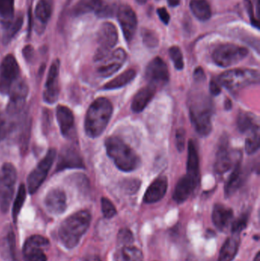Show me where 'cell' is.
Here are the masks:
<instances>
[{
	"label": "cell",
	"instance_id": "cell-16",
	"mask_svg": "<svg viewBox=\"0 0 260 261\" xmlns=\"http://www.w3.org/2000/svg\"><path fill=\"white\" fill-rule=\"evenodd\" d=\"M127 59V54L123 48H118L111 52L105 59L101 61L102 64L98 67L97 73L103 77H108L115 73L122 68Z\"/></svg>",
	"mask_w": 260,
	"mask_h": 261
},
{
	"label": "cell",
	"instance_id": "cell-18",
	"mask_svg": "<svg viewBox=\"0 0 260 261\" xmlns=\"http://www.w3.org/2000/svg\"><path fill=\"white\" fill-rule=\"evenodd\" d=\"M234 164V156L229 150L228 138L222 136L220 139L215 158L214 170L217 174H223L232 168Z\"/></svg>",
	"mask_w": 260,
	"mask_h": 261
},
{
	"label": "cell",
	"instance_id": "cell-40",
	"mask_svg": "<svg viewBox=\"0 0 260 261\" xmlns=\"http://www.w3.org/2000/svg\"><path fill=\"white\" fill-rule=\"evenodd\" d=\"M141 37L143 44L146 47L154 48L158 46L159 37L154 30L145 28L141 30Z\"/></svg>",
	"mask_w": 260,
	"mask_h": 261
},
{
	"label": "cell",
	"instance_id": "cell-35",
	"mask_svg": "<svg viewBox=\"0 0 260 261\" xmlns=\"http://www.w3.org/2000/svg\"><path fill=\"white\" fill-rule=\"evenodd\" d=\"M24 22V18L22 15H18L15 19L12 20V22L4 27L3 42L4 44H8L15 38V35L21 30Z\"/></svg>",
	"mask_w": 260,
	"mask_h": 261
},
{
	"label": "cell",
	"instance_id": "cell-21",
	"mask_svg": "<svg viewBox=\"0 0 260 261\" xmlns=\"http://www.w3.org/2000/svg\"><path fill=\"white\" fill-rule=\"evenodd\" d=\"M198 184H199V180L186 173L179 180L176 186L174 195H172L174 200L179 204L186 202L195 191Z\"/></svg>",
	"mask_w": 260,
	"mask_h": 261
},
{
	"label": "cell",
	"instance_id": "cell-5",
	"mask_svg": "<svg viewBox=\"0 0 260 261\" xmlns=\"http://www.w3.org/2000/svg\"><path fill=\"white\" fill-rule=\"evenodd\" d=\"M218 82L230 91H237L259 82V72L253 69H234L221 73Z\"/></svg>",
	"mask_w": 260,
	"mask_h": 261
},
{
	"label": "cell",
	"instance_id": "cell-4",
	"mask_svg": "<svg viewBox=\"0 0 260 261\" xmlns=\"http://www.w3.org/2000/svg\"><path fill=\"white\" fill-rule=\"evenodd\" d=\"M213 112V103L209 96L199 95L192 99L189 107L190 120L200 136H208L212 132Z\"/></svg>",
	"mask_w": 260,
	"mask_h": 261
},
{
	"label": "cell",
	"instance_id": "cell-51",
	"mask_svg": "<svg viewBox=\"0 0 260 261\" xmlns=\"http://www.w3.org/2000/svg\"><path fill=\"white\" fill-rule=\"evenodd\" d=\"M221 86L220 85L218 81H212L210 83V86H209V90H210L211 94L213 96H218L221 93Z\"/></svg>",
	"mask_w": 260,
	"mask_h": 261
},
{
	"label": "cell",
	"instance_id": "cell-50",
	"mask_svg": "<svg viewBox=\"0 0 260 261\" xmlns=\"http://www.w3.org/2000/svg\"><path fill=\"white\" fill-rule=\"evenodd\" d=\"M157 14L160 17V20L164 23L165 24H168L170 21V15L168 12L167 9L164 7L159 8L157 10Z\"/></svg>",
	"mask_w": 260,
	"mask_h": 261
},
{
	"label": "cell",
	"instance_id": "cell-49",
	"mask_svg": "<svg viewBox=\"0 0 260 261\" xmlns=\"http://www.w3.org/2000/svg\"><path fill=\"white\" fill-rule=\"evenodd\" d=\"M23 57L27 62H32L35 57V50L32 45H26L22 50Z\"/></svg>",
	"mask_w": 260,
	"mask_h": 261
},
{
	"label": "cell",
	"instance_id": "cell-58",
	"mask_svg": "<svg viewBox=\"0 0 260 261\" xmlns=\"http://www.w3.org/2000/svg\"><path fill=\"white\" fill-rule=\"evenodd\" d=\"M253 261H260V252H257L256 255L255 256L254 259H253Z\"/></svg>",
	"mask_w": 260,
	"mask_h": 261
},
{
	"label": "cell",
	"instance_id": "cell-12",
	"mask_svg": "<svg viewBox=\"0 0 260 261\" xmlns=\"http://www.w3.org/2000/svg\"><path fill=\"white\" fill-rule=\"evenodd\" d=\"M27 94L28 86L27 83L23 80H18L9 93L10 97L6 107L8 116L13 117L21 113L25 105Z\"/></svg>",
	"mask_w": 260,
	"mask_h": 261
},
{
	"label": "cell",
	"instance_id": "cell-24",
	"mask_svg": "<svg viewBox=\"0 0 260 261\" xmlns=\"http://www.w3.org/2000/svg\"><path fill=\"white\" fill-rule=\"evenodd\" d=\"M56 116L61 134L64 137L70 136L74 127L73 112L66 106L59 105L56 107Z\"/></svg>",
	"mask_w": 260,
	"mask_h": 261
},
{
	"label": "cell",
	"instance_id": "cell-1",
	"mask_svg": "<svg viewBox=\"0 0 260 261\" xmlns=\"http://www.w3.org/2000/svg\"><path fill=\"white\" fill-rule=\"evenodd\" d=\"M92 216L87 210H81L66 218L58 228L60 243L66 249L76 248L91 224Z\"/></svg>",
	"mask_w": 260,
	"mask_h": 261
},
{
	"label": "cell",
	"instance_id": "cell-2",
	"mask_svg": "<svg viewBox=\"0 0 260 261\" xmlns=\"http://www.w3.org/2000/svg\"><path fill=\"white\" fill-rule=\"evenodd\" d=\"M113 107L106 98L96 99L89 107L85 119V130L90 138H98L106 128L111 116Z\"/></svg>",
	"mask_w": 260,
	"mask_h": 261
},
{
	"label": "cell",
	"instance_id": "cell-43",
	"mask_svg": "<svg viewBox=\"0 0 260 261\" xmlns=\"http://www.w3.org/2000/svg\"><path fill=\"white\" fill-rule=\"evenodd\" d=\"M101 206H102V214H103L105 219H112L117 215V210H116L114 204L107 198H102V199H101Z\"/></svg>",
	"mask_w": 260,
	"mask_h": 261
},
{
	"label": "cell",
	"instance_id": "cell-37",
	"mask_svg": "<svg viewBox=\"0 0 260 261\" xmlns=\"http://www.w3.org/2000/svg\"><path fill=\"white\" fill-rule=\"evenodd\" d=\"M26 199V189L24 184H21L18 188V193H17L16 197L14 200L13 207H12V219H13L14 223L16 224L18 221V216L20 212L24 205V201Z\"/></svg>",
	"mask_w": 260,
	"mask_h": 261
},
{
	"label": "cell",
	"instance_id": "cell-29",
	"mask_svg": "<svg viewBox=\"0 0 260 261\" xmlns=\"http://www.w3.org/2000/svg\"><path fill=\"white\" fill-rule=\"evenodd\" d=\"M114 261H143V254L134 245H124L114 253Z\"/></svg>",
	"mask_w": 260,
	"mask_h": 261
},
{
	"label": "cell",
	"instance_id": "cell-41",
	"mask_svg": "<svg viewBox=\"0 0 260 261\" xmlns=\"http://www.w3.org/2000/svg\"><path fill=\"white\" fill-rule=\"evenodd\" d=\"M249 219H250V213L247 212L241 214L238 219L232 222V234H240L244 230H245L248 225Z\"/></svg>",
	"mask_w": 260,
	"mask_h": 261
},
{
	"label": "cell",
	"instance_id": "cell-23",
	"mask_svg": "<svg viewBox=\"0 0 260 261\" xmlns=\"http://www.w3.org/2000/svg\"><path fill=\"white\" fill-rule=\"evenodd\" d=\"M234 218V212L232 208L223 205L216 204L212 211V219L214 225L217 229L224 232L232 223Z\"/></svg>",
	"mask_w": 260,
	"mask_h": 261
},
{
	"label": "cell",
	"instance_id": "cell-45",
	"mask_svg": "<svg viewBox=\"0 0 260 261\" xmlns=\"http://www.w3.org/2000/svg\"><path fill=\"white\" fill-rule=\"evenodd\" d=\"M244 5H245L246 9H247V12H248L249 17H250V21H251L252 24L254 26L256 29H259V21L256 16L255 15L254 6H253V3H251L250 0H244ZM258 17V16H257ZM258 17V18H259Z\"/></svg>",
	"mask_w": 260,
	"mask_h": 261
},
{
	"label": "cell",
	"instance_id": "cell-42",
	"mask_svg": "<svg viewBox=\"0 0 260 261\" xmlns=\"http://www.w3.org/2000/svg\"><path fill=\"white\" fill-rule=\"evenodd\" d=\"M169 55L177 70H183L184 67V60L182 50L178 46H172L169 48Z\"/></svg>",
	"mask_w": 260,
	"mask_h": 261
},
{
	"label": "cell",
	"instance_id": "cell-55",
	"mask_svg": "<svg viewBox=\"0 0 260 261\" xmlns=\"http://www.w3.org/2000/svg\"><path fill=\"white\" fill-rule=\"evenodd\" d=\"M250 1L253 3V6H254L255 9H256V14H257L258 16H259V0H250Z\"/></svg>",
	"mask_w": 260,
	"mask_h": 261
},
{
	"label": "cell",
	"instance_id": "cell-60",
	"mask_svg": "<svg viewBox=\"0 0 260 261\" xmlns=\"http://www.w3.org/2000/svg\"><path fill=\"white\" fill-rule=\"evenodd\" d=\"M253 238H254V239H256V240H259V236H254Z\"/></svg>",
	"mask_w": 260,
	"mask_h": 261
},
{
	"label": "cell",
	"instance_id": "cell-38",
	"mask_svg": "<svg viewBox=\"0 0 260 261\" xmlns=\"http://www.w3.org/2000/svg\"><path fill=\"white\" fill-rule=\"evenodd\" d=\"M31 130H32V122L29 119L24 122L18 138V142H19L18 144H19L21 154H25L27 153L29 141H30Z\"/></svg>",
	"mask_w": 260,
	"mask_h": 261
},
{
	"label": "cell",
	"instance_id": "cell-6",
	"mask_svg": "<svg viewBox=\"0 0 260 261\" xmlns=\"http://www.w3.org/2000/svg\"><path fill=\"white\" fill-rule=\"evenodd\" d=\"M17 171L14 165L6 163L0 168V211H9L15 191Z\"/></svg>",
	"mask_w": 260,
	"mask_h": 261
},
{
	"label": "cell",
	"instance_id": "cell-19",
	"mask_svg": "<svg viewBox=\"0 0 260 261\" xmlns=\"http://www.w3.org/2000/svg\"><path fill=\"white\" fill-rule=\"evenodd\" d=\"M46 210L53 216H60L67 208V196L65 192L60 188L49 190L44 199Z\"/></svg>",
	"mask_w": 260,
	"mask_h": 261
},
{
	"label": "cell",
	"instance_id": "cell-57",
	"mask_svg": "<svg viewBox=\"0 0 260 261\" xmlns=\"http://www.w3.org/2000/svg\"><path fill=\"white\" fill-rule=\"evenodd\" d=\"M232 101H230V99H227V101H226L225 102V108L226 110H229L232 109Z\"/></svg>",
	"mask_w": 260,
	"mask_h": 261
},
{
	"label": "cell",
	"instance_id": "cell-47",
	"mask_svg": "<svg viewBox=\"0 0 260 261\" xmlns=\"http://www.w3.org/2000/svg\"><path fill=\"white\" fill-rule=\"evenodd\" d=\"M176 142H177V150L180 152L183 151L186 145V130L184 128H180L177 130Z\"/></svg>",
	"mask_w": 260,
	"mask_h": 261
},
{
	"label": "cell",
	"instance_id": "cell-13",
	"mask_svg": "<svg viewBox=\"0 0 260 261\" xmlns=\"http://www.w3.org/2000/svg\"><path fill=\"white\" fill-rule=\"evenodd\" d=\"M60 67L61 62L56 59L52 63L46 80L43 98L47 104H54L60 95Z\"/></svg>",
	"mask_w": 260,
	"mask_h": 261
},
{
	"label": "cell",
	"instance_id": "cell-56",
	"mask_svg": "<svg viewBox=\"0 0 260 261\" xmlns=\"http://www.w3.org/2000/svg\"><path fill=\"white\" fill-rule=\"evenodd\" d=\"M170 6H177L180 3V0H167Z\"/></svg>",
	"mask_w": 260,
	"mask_h": 261
},
{
	"label": "cell",
	"instance_id": "cell-20",
	"mask_svg": "<svg viewBox=\"0 0 260 261\" xmlns=\"http://www.w3.org/2000/svg\"><path fill=\"white\" fill-rule=\"evenodd\" d=\"M83 161L78 150L73 146H66L61 150L56 164V171L66 169L84 168Z\"/></svg>",
	"mask_w": 260,
	"mask_h": 261
},
{
	"label": "cell",
	"instance_id": "cell-22",
	"mask_svg": "<svg viewBox=\"0 0 260 261\" xmlns=\"http://www.w3.org/2000/svg\"><path fill=\"white\" fill-rule=\"evenodd\" d=\"M167 178L164 176H159L157 179H154L148 187L143 196V202L147 204H153L159 202L164 197L167 191Z\"/></svg>",
	"mask_w": 260,
	"mask_h": 261
},
{
	"label": "cell",
	"instance_id": "cell-34",
	"mask_svg": "<svg viewBox=\"0 0 260 261\" xmlns=\"http://www.w3.org/2000/svg\"><path fill=\"white\" fill-rule=\"evenodd\" d=\"M136 74H137V73L134 69H129V70L123 72V73H121L120 75L105 84L103 90H109L122 88V87H125L127 84H129L131 81H132L135 78Z\"/></svg>",
	"mask_w": 260,
	"mask_h": 261
},
{
	"label": "cell",
	"instance_id": "cell-44",
	"mask_svg": "<svg viewBox=\"0 0 260 261\" xmlns=\"http://www.w3.org/2000/svg\"><path fill=\"white\" fill-rule=\"evenodd\" d=\"M134 234L128 228H122L118 234V243L121 246L132 245L134 243Z\"/></svg>",
	"mask_w": 260,
	"mask_h": 261
},
{
	"label": "cell",
	"instance_id": "cell-39",
	"mask_svg": "<svg viewBox=\"0 0 260 261\" xmlns=\"http://www.w3.org/2000/svg\"><path fill=\"white\" fill-rule=\"evenodd\" d=\"M259 129L253 130L249 133L245 141L246 151L248 154H253L259 150Z\"/></svg>",
	"mask_w": 260,
	"mask_h": 261
},
{
	"label": "cell",
	"instance_id": "cell-17",
	"mask_svg": "<svg viewBox=\"0 0 260 261\" xmlns=\"http://www.w3.org/2000/svg\"><path fill=\"white\" fill-rule=\"evenodd\" d=\"M0 257L5 261H18L16 237L11 225H6L0 236Z\"/></svg>",
	"mask_w": 260,
	"mask_h": 261
},
{
	"label": "cell",
	"instance_id": "cell-26",
	"mask_svg": "<svg viewBox=\"0 0 260 261\" xmlns=\"http://www.w3.org/2000/svg\"><path fill=\"white\" fill-rule=\"evenodd\" d=\"M53 10V0H39L35 8V16L38 32H43L48 23Z\"/></svg>",
	"mask_w": 260,
	"mask_h": 261
},
{
	"label": "cell",
	"instance_id": "cell-10",
	"mask_svg": "<svg viewBox=\"0 0 260 261\" xmlns=\"http://www.w3.org/2000/svg\"><path fill=\"white\" fill-rule=\"evenodd\" d=\"M20 68L15 57H5L0 67V93L8 95L13 86L19 80Z\"/></svg>",
	"mask_w": 260,
	"mask_h": 261
},
{
	"label": "cell",
	"instance_id": "cell-3",
	"mask_svg": "<svg viewBox=\"0 0 260 261\" xmlns=\"http://www.w3.org/2000/svg\"><path fill=\"white\" fill-rule=\"evenodd\" d=\"M105 146L108 156L122 171H133L140 165L138 155L122 138L109 137L105 140Z\"/></svg>",
	"mask_w": 260,
	"mask_h": 261
},
{
	"label": "cell",
	"instance_id": "cell-30",
	"mask_svg": "<svg viewBox=\"0 0 260 261\" xmlns=\"http://www.w3.org/2000/svg\"><path fill=\"white\" fill-rule=\"evenodd\" d=\"M243 181V172L242 167H241V160L235 164V169L232 171L228 181L226 184L225 196L227 197H230L233 196L242 185Z\"/></svg>",
	"mask_w": 260,
	"mask_h": 261
},
{
	"label": "cell",
	"instance_id": "cell-25",
	"mask_svg": "<svg viewBox=\"0 0 260 261\" xmlns=\"http://www.w3.org/2000/svg\"><path fill=\"white\" fill-rule=\"evenodd\" d=\"M156 91L157 87L151 84L140 89L133 99L131 110L134 113H140L143 111L155 96Z\"/></svg>",
	"mask_w": 260,
	"mask_h": 261
},
{
	"label": "cell",
	"instance_id": "cell-33",
	"mask_svg": "<svg viewBox=\"0 0 260 261\" xmlns=\"http://www.w3.org/2000/svg\"><path fill=\"white\" fill-rule=\"evenodd\" d=\"M238 126L242 133H250L253 130L259 129V119L253 113L243 112L238 116Z\"/></svg>",
	"mask_w": 260,
	"mask_h": 261
},
{
	"label": "cell",
	"instance_id": "cell-8",
	"mask_svg": "<svg viewBox=\"0 0 260 261\" xmlns=\"http://www.w3.org/2000/svg\"><path fill=\"white\" fill-rule=\"evenodd\" d=\"M97 41L99 47L95 53L94 61L100 62L111 53V49L117 44L119 32L116 26L108 21L102 23L98 30Z\"/></svg>",
	"mask_w": 260,
	"mask_h": 261
},
{
	"label": "cell",
	"instance_id": "cell-7",
	"mask_svg": "<svg viewBox=\"0 0 260 261\" xmlns=\"http://www.w3.org/2000/svg\"><path fill=\"white\" fill-rule=\"evenodd\" d=\"M249 50L246 47L235 44H224L218 46L212 53L214 62L221 67L235 65L247 58Z\"/></svg>",
	"mask_w": 260,
	"mask_h": 261
},
{
	"label": "cell",
	"instance_id": "cell-14",
	"mask_svg": "<svg viewBox=\"0 0 260 261\" xmlns=\"http://www.w3.org/2000/svg\"><path fill=\"white\" fill-rule=\"evenodd\" d=\"M117 17L123 32L124 37L128 42L132 41L137 27V17L134 9L129 5L119 6Z\"/></svg>",
	"mask_w": 260,
	"mask_h": 261
},
{
	"label": "cell",
	"instance_id": "cell-59",
	"mask_svg": "<svg viewBox=\"0 0 260 261\" xmlns=\"http://www.w3.org/2000/svg\"><path fill=\"white\" fill-rule=\"evenodd\" d=\"M137 3H139V4H145V3L148 2V0H137Z\"/></svg>",
	"mask_w": 260,
	"mask_h": 261
},
{
	"label": "cell",
	"instance_id": "cell-32",
	"mask_svg": "<svg viewBox=\"0 0 260 261\" xmlns=\"http://www.w3.org/2000/svg\"><path fill=\"white\" fill-rule=\"evenodd\" d=\"M104 3V0H79L73 7L72 13L75 16H79L92 12L96 13Z\"/></svg>",
	"mask_w": 260,
	"mask_h": 261
},
{
	"label": "cell",
	"instance_id": "cell-31",
	"mask_svg": "<svg viewBox=\"0 0 260 261\" xmlns=\"http://www.w3.org/2000/svg\"><path fill=\"white\" fill-rule=\"evenodd\" d=\"M189 7L199 21H206L212 17V8L208 0H191Z\"/></svg>",
	"mask_w": 260,
	"mask_h": 261
},
{
	"label": "cell",
	"instance_id": "cell-27",
	"mask_svg": "<svg viewBox=\"0 0 260 261\" xmlns=\"http://www.w3.org/2000/svg\"><path fill=\"white\" fill-rule=\"evenodd\" d=\"M241 245L240 234H232L224 242L219 253L218 261H233L236 257Z\"/></svg>",
	"mask_w": 260,
	"mask_h": 261
},
{
	"label": "cell",
	"instance_id": "cell-9",
	"mask_svg": "<svg viewBox=\"0 0 260 261\" xmlns=\"http://www.w3.org/2000/svg\"><path fill=\"white\" fill-rule=\"evenodd\" d=\"M56 150L49 149L44 158L38 163L37 167L31 172L27 177V190L30 194H34L45 180L53 162L56 158Z\"/></svg>",
	"mask_w": 260,
	"mask_h": 261
},
{
	"label": "cell",
	"instance_id": "cell-36",
	"mask_svg": "<svg viewBox=\"0 0 260 261\" xmlns=\"http://www.w3.org/2000/svg\"><path fill=\"white\" fill-rule=\"evenodd\" d=\"M14 4L15 0H0V18L4 27L14 19Z\"/></svg>",
	"mask_w": 260,
	"mask_h": 261
},
{
	"label": "cell",
	"instance_id": "cell-11",
	"mask_svg": "<svg viewBox=\"0 0 260 261\" xmlns=\"http://www.w3.org/2000/svg\"><path fill=\"white\" fill-rule=\"evenodd\" d=\"M50 245L47 238L40 234L30 236L23 245L22 255L24 261H47L45 251Z\"/></svg>",
	"mask_w": 260,
	"mask_h": 261
},
{
	"label": "cell",
	"instance_id": "cell-54",
	"mask_svg": "<svg viewBox=\"0 0 260 261\" xmlns=\"http://www.w3.org/2000/svg\"><path fill=\"white\" fill-rule=\"evenodd\" d=\"M82 261H102L101 257L96 254H90V255L85 256Z\"/></svg>",
	"mask_w": 260,
	"mask_h": 261
},
{
	"label": "cell",
	"instance_id": "cell-15",
	"mask_svg": "<svg viewBox=\"0 0 260 261\" xmlns=\"http://www.w3.org/2000/svg\"><path fill=\"white\" fill-rule=\"evenodd\" d=\"M145 76L151 85H164L169 80V69L162 58L156 57L148 64Z\"/></svg>",
	"mask_w": 260,
	"mask_h": 261
},
{
	"label": "cell",
	"instance_id": "cell-28",
	"mask_svg": "<svg viewBox=\"0 0 260 261\" xmlns=\"http://www.w3.org/2000/svg\"><path fill=\"white\" fill-rule=\"evenodd\" d=\"M187 174L199 180V158L194 141L189 140L188 143V158L186 164Z\"/></svg>",
	"mask_w": 260,
	"mask_h": 261
},
{
	"label": "cell",
	"instance_id": "cell-53",
	"mask_svg": "<svg viewBox=\"0 0 260 261\" xmlns=\"http://www.w3.org/2000/svg\"><path fill=\"white\" fill-rule=\"evenodd\" d=\"M194 78L197 81H201L206 78V75H205L204 70L201 67H197L194 72Z\"/></svg>",
	"mask_w": 260,
	"mask_h": 261
},
{
	"label": "cell",
	"instance_id": "cell-46",
	"mask_svg": "<svg viewBox=\"0 0 260 261\" xmlns=\"http://www.w3.org/2000/svg\"><path fill=\"white\" fill-rule=\"evenodd\" d=\"M12 125L8 122L6 115L0 110V141L6 138L7 134L12 129Z\"/></svg>",
	"mask_w": 260,
	"mask_h": 261
},
{
	"label": "cell",
	"instance_id": "cell-52",
	"mask_svg": "<svg viewBox=\"0 0 260 261\" xmlns=\"http://www.w3.org/2000/svg\"><path fill=\"white\" fill-rule=\"evenodd\" d=\"M43 120H44V122H43V127H44V132L47 130L49 128V125H50V122L51 120V118H50V111L49 110H44V113H43Z\"/></svg>",
	"mask_w": 260,
	"mask_h": 261
},
{
	"label": "cell",
	"instance_id": "cell-48",
	"mask_svg": "<svg viewBox=\"0 0 260 261\" xmlns=\"http://www.w3.org/2000/svg\"><path fill=\"white\" fill-rule=\"evenodd\" d=\"M124 189L127 193L132 194L136 193L137 190L140 187V182L137 179H132V180L125 181L123 184Z\"/></svg>",
	"mask_w": 260,
	"mask_h": 261
}]
</instances>
